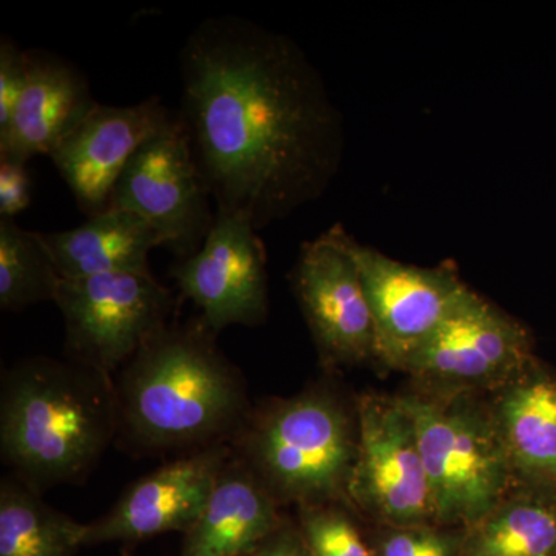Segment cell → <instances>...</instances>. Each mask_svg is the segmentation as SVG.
Listing matches in <instances>:
<instances>
[{"label": "cell", "instance_id": "603a6c76", "mask_svg": "<svg viewBox=\"0 0 556 556\" xmlns=\"http://www.w3.org/2000/svg\"><path fill=\"white\" fill-rule=\"evenodd\" d=\"M464 529L445 526H379L372 556H460Z\"/></svg>", "mask_w": 556, "mask_h": 556}, {"label": "cell", "instance_id": "30bf717a", "mask_svg": "<svg viewBox=\"0 0 556 556\" xmlns=\"http://www.w3.org/2000/svg\"><path fill=\"white\" fill-rule=\"evenodd\" d=\"M351 236L332 226L300 249L291 281L327 369L376 361V332Z\"/></svg>", "mask_w": 556, "mask_h": 556}, {"label": "cell", "instance_id": "9c48e42d", "mask_svg": "<svg viewBox=\"0 0 556 556\" xmlns=\"http://www.w3.org/2000/svg\"><path fill=\"white\" fill-rule=\"evenodd\" d=\"M110 207L134 212L159 232L179 260L195 254L215 214L189 137L179 118L137 150L113 189Z\"/></svg>", "mask_w": 556, "mask_h": 556}, {"label": "cell", "instance_id": "8fae6325", "mask_svg": "<svg viewBox=\"0 0 556 556\" xmlns=\"http://www.w3.org/2000/svg\"><path fill=\"white\" fill-rule=\"evenodd\" d=\"M376 332V361L401 369L456 308L470 288L453 263L420 268L387 257L351 237Z\"/></svg>", "mask_w": 556, "mask_h": 556}, {"label": "cell", "instance_id": "ffe728a7", "mask_svg": "<svg viewBox=\"0 0 556 556\" xmlns=\"http://www.w3.org/2000/svg\"><path fill=\"white\" fill-rule=\"evenodd\" d=\"M86 525L43 503L9 473L0 481V556H75Z\"/></svg>", "mask_w": 556, "mask_h": 556}, {"label": "cell", "instance_id": "44dd1931", "mask_svg": "<svg viewBox=\"0 0 556 556\" xmlns=\"http://www.w3.org/2000/svg\"><path fill=\"white\" fill-rule=\"evenodd\" d=\"M62 277L40 241L39 232L0 217V308L24 311L54 302Z\"/></svg>", "mask_w": 556, "mask_h": 556}, {"label": "cell", "instance_id": "6da1fadb", "mask_svg": "<svg viewBox=\"0 0 556 556\" xmlns=\"http://www.w3.org/2000/svg\"><path fill=\"white\" fill-rule=\"evenodd\" d=\"M179 68L178 118L217 212L260 230L325 192L342 159V123L294 40L247 17H207Z\"/></svg>", "mask_w": 556, "mask_h": 556}, {"label": "cell", "instance_id": "277c9868", "mask_svg": "<svg viewBox=\"0 0 556 556\" xmlns=\"http://www.w3.org/2000/svg\"><path fill=\"white\" fill-rule=\"evenodd\" d=\"M354 409L331 387L317 386L288 399L254 405L233 439V456L281 504L351 507L357 459Z\"/></svg>", "mask_w": 556, "mask_h": 556}, {"label": "cell", "instance_id": "e0dca14e", "mask_svg": "<svg viewBox=\"0 0 556 556\" xmlns=\"http://www.w3.org/2000/svg\"><path fill=\"white\" fill-rule=\"evenodd\" d=\"M283 519L277 501L232 452L179 556H243Z\"/></svg>", "mask_w": 556, "mask_h": 556}, {"label": "cell", "instance_id": "7c38bea8", "mask_svg": "<svg viewBox=\"0 0 556 556\" xmlns=\"http://www.w3.org/2000/svg\"><path fill=\"white\" fill-rule=\"evenodd\" d=\"M248 219L215 212L203 247L172 266L182 298L215 334L232 325L258 327L268 317V255Z\"/></svg>", "mask_w": 556, "mask_h": 556}, {"label": "cell", "instance_id": "d6986e66", "mask_svg": "<svg viewBox=\"0 0 556 556\" xmlns=\"http://www.w3.org/2000/svg\"><path fill=\"white\" fill-rule=\"evenodd\" d=\"M460 556H556V497L511 490L464 529Z\"/></svg>", "mask_w": 556, "mask_h": 556}, {"label": "cell", "instance_id": "d4e9b609", "mask_svg": "<svg viewBox=\"0 0 556 556\" xmlns=\"http://www.w3.org/2000/svg\"><path fill=\"white\" fill-rule=\"evenodd\" d=\"M31 203L27 164L0 161V217L14 218Z\"/></svg>", "mask_w": 556, "mask_h": 556}, {"label": "cell", "instance_id": "8992f818", "mask_svg": "<svg viewBox=\"0 0 556 556\" xmlns=\"http://www.w3.org/2000/svg\"><path fill=\"white\" fill-rule=\"evenodd\" d=\"M65 357L115 376L174 320L177 300L153 274L62 278Z\"/></svg>", "mask_w": 556, "mask_h": 556}, {"label": "cell", "instance_id": "cb8c5ba5", "mask_svg": "<svg viewBox=\"0 0 556 556\" xmlns=\"http://www.w3.org/2000/svg\"><path fill=\"white\" fill-rule=\"evenodd\" d=\"M30 72V53L21 50L13 39H0V134L7 130L14 109L27 84Z\"/></svg>", "mask_w": 556, "mask_h": 556}, {"label": "cell", "instance_id": "7a4b0ae2", "mask_svg": "<svg viewBox=\"0 0 556 556\" xmlns=\"http://www.w3.org/2000/svg\"><path fill=\"white\" fill-rule=\"evenodd\" d=\"M116 447L135 457L230 445L251 415L247 380L199 316L177 318L113 376Z\"/></svg>", "mask_w": 556, "mask_h": 556}, {"label": "cell", "instance_id": "4fadbf2b", "mask_svg": "<svg viewBox=\"0 0 556 556\" xmlns=\"http://www.w3.org/2000/svg\"><path fill=\"white\" fill-rule=\"evenodd\" d=\"M230 457V445H218L167 460L135 481L108 514L86 525L84 546L119 543L131 547L164 533L186 535L206 507Z\"/></svg>", "mask_w": 556, "mask_h": 556}, {"label": "cell", "instance_id": "ba28073f", "mask_svg": "<svg viewBox=\"0 0 556 556\" xmlns=\"http://www.w3.org/2000/svg\"><path fill=\"white\" fill-rule=\"evenodd\" d=\"M356 415L357 459L348 490L353 510L379 526H439L415 422L401 399L362 394Z\"/></svg>", "mask_w": 556, "mask_h": 556}, {"label": "cell", "instance_id": "9a60e30c", "mask_svg": "<svg viewBox=\"0 0 556 556\" xmlns=\"http://www.w3.org/2000/svg\"><path fill=\"white\" fill-rule=\"evenodd\" d=\"M490 413L514 490L556 497V376L538 358L493 391Z\"/></svg>", "mask_w": 556, "mask_h": 556}, {"label": "cell", "instance_id": "ac0fdd59", "mask_svg": "<svg viewBox=\"0 0 556 556\" xmlns=\"http://www.w3.org/2000/svg\"><path fill=\"white\" fill-rule=\"evenodd\" d=\"M62 278L102 274H152L149 254L163 247L161 237L144 218L109 207L84 225L62 232H39Z\"/></svg>", "mask_w": 556, "mask_h": 556}, {"label": "cell", "instance_id": "484cf974", "mask_svg": "<svg viewBox=\"0 0 556 556\" xmlns=\"http://www.w3.org/2000/svg\"><path fill=\"white\" fill-rule=\"evenodd\" d=\"M243 556H314L298 522L285 518L268 536Z\"/></svg>", "mask_w": 556, "mask_h": 556}, {"label": "cell", "instance_id": "5b68a950", "mask_svg": "<svg viewBox=\"0 0 556 556\" xmlns=\"http://www.w3.org/2000/svg\"><path fill=\"white\" fill-rule=\"evenodd\" d=\"M415 422L438 525H475L514 490L489 404L475 393L401 394Z\"/></svg>", "mask_w": 556, "mask_h": 556}, {"label": "cell", "instance_id": "52a82bcc", "mask_svg": "<svg viewBox=\"0 0 556 556\" xmlns=\"http://www.w3.org/2000/svg\"><path fill=\"white\" fill-rule=\"evenodd\" d=\"M533 358L529 328L470 291L399 371L428 393H493Z\"/></svg>", "mask_w": 556, "mask_h": 556}, {"label": "cell", "instance_id": "3957f363", "mask_svg": "<svg viewBox=\"0 0 556 556\" xmlns=\"http://www.w3.org/2000/svg\"><path fill=\"white\" fill-rule=\"evenodd\" d=\"M116 430L112 376L68 357H27L3 369L0 456L33 492L80 484Z\"/></svg>", "mask_w": 556, "mask_h": 556}, {"label": "cell", "instance_id": "5bb4252c", "mask_svg": "<svg viewBox=\"0 0 556 556\" xmlns=\"http://www.w3.org/2000/svg\"><path fill=\"white\" fill-rule=\"evenodd\" d=\"M172 119L159 97L135 105L98 102L62 139L50 159L87 217L108 211L131 156Z\"/></svg>", "mask_w": 556, "mask_h": 556}, {"label": "cell", "instance_id": "7402d4cb", "mask_svg": "<svg viewBox=\"0 0 556 556\" xmlns=\"http://www.w3.org/2000/svg\"><path fill=\"white\" fill-rule=\"evenodd\" d=\"M351 511L342 504L299 507L298 525L314 556H372Z\"/></svg>", "mask_w": 556, "mask_h": 556}, {"label": "cell", "instance_id": "2e32d148", "mask_svg": "<svg viewBox=\"0 0 556 556\" xmlns=\"http://www.w3.org/2000/svg\"><path fill=\"white\" fill-rule=\"evenodd\" d=\"M28 53L27 84L10 126L0 134V161L27 164L35 156H50L98 104L78 67L49 51Z\"/></svg>", "mask_w": 556, "mask_h": 556}]
</instances>
